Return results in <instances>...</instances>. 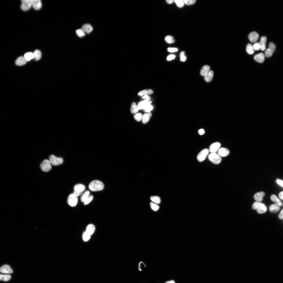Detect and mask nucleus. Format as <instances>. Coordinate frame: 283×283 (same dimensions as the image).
<instances>
[{
  "label": "nucleus",
  "instance_id": "f257e3e1",
  "mask_svg": "<svg viewBox=\"0 0 283 283\" xmlns=\"http://www.w3.org/2000/svg\"><path fill=\"white\" fill-rule=\"evenodd\" d=\"M104 185L103 183L98 180H95L91 182L89 185V188L93 191H100L103 189Z\"/></svg>",
  "mask_w": 283,
  "mask_h": 283
},
{
  "label": "nucleus",
  "instance_id": "f03ea898",
  "mask_svg": "<svg viewBox=\"0 0 283 283\" xmlns=\"http://www.w3.org/2000/svg\"><path fill=\"white\" fill-rule=\"evenodd\" d=\"M252 207L253 210H256L257 212L259 214L264 213L267 210L266 205L261 202H254L253 204Z\"/></svg>",
  "mask_w": 283,
  "mask_h": 283
},
{
  "label": "nucleus",
  "instance_id": "7ed1b4c3",
  "mask_svg": "<svg viewBox=\"0 0 283 283\" xmlns=\"http://www.w3.org/2000/svg\"><path fill=\"white\" fill-rule=\"evenodd\" d=\"M209 160L213 164H218L222 161L221 157L216 153H212L208 156Z\"/></svg>",
  "mask_w": 283,
  "mask_h": 283
},
{
  "label": "nucleus",
  "instance_id": "20e7f679",
  "mask_svg": "<svg viewBox=\"0 0 283 283\" xmlns=\"http://www.w3.org/2000/svg\"><path fill=\"white\" fill-rule=\"evenodd\" d=\"M86 189L85 186L82 184H77L74 187L73 194L78 197Z\"/></svg>",
  "mask_w": 283,
  "mask_h": 283
},
{
  "label": "nucleus",
  "instance_id": "39448f33",
  "mask_svg": "<svg viewBox=\"0 0 283 283\" xmlns=\"http://www.w3.org/2000/svg\"><path fill=\"white\" fill-rule=\"evenodd\" d=\"M40 167L42 171L44 172H47L50 170L52 166L49 160L45 159L41 163Z\"/></svg>",
  "mask_w": 283,
  "mask_h": 283
},
{
  "label": "nucleus",
  "instance_id": "423d86ee",
  "mask_svg": "<svg viewBox=\"0 0 283 283\" xmlns=\"http://www.w3.org/2000/svg\"><path fill=\"white\" fill-rule=\"evenodd\" d=\"M276 49L275 44L272 42H270L269 44V48L267 49L265 53V55L267 58L270 57L272 55Z\"/></svg>",
  "mask_w": 283,
  "mask_h": 283
},
{
  "label": "nucleus",
  "instance_id": "0eeeda50",
  "mask_svg": "<svg viewBox=\"0 0 283 283\" xmlns=\"http://www.w3.org/2000/svg\"><path fill=\"white\" fill-rule=\"evenodd\" d=\"M49 160L51 164L54 166L60 165L63 162V159L61 157H57L55 156L51 155L49 157Z\"/></svg>",
  "mask_w": 283,
  "mask_h": 283
},
{
  "label": "nucleus",
  "instance_id": "6e6552de",
  "mask_svg": "<svg viewBox=\"0 0 283 283\" xmlns=\"http://www.w3.org/2000/svg\"><path fill=\"white\" fill-rule=\"evenodd\" d=\"M33 0H22L21 8L23 11L29 10L32 6Z\"/></svg>",
  "mask_w": 283,
  "mask_h": 283
},
{
  "label": "nucleus",
  "instance_id": "1a4fd4ad",
  "mask_svg": "<svg viewBox=\"0 0 283 283\" xmlns=\"http://www.w3.org/2000/svg\"><path fill=\"white\" fill-rule=\"evenodd\" d=\"M209 150L208 149H205L201 151L197 157L198 161L200 162L204 161L206 158L209 153Z\"/></svg>",
  "mask_w": 283,
  "mask_h": 283
},
{
  "label": "nucleus",
  "instance_id": "9d476101",
  "mask_svg": "<svg viewBox=\"0 0 283 283\" xmlns=\"http://www.w3.org/2000/svg\"><path fill=\"white\" fill-rule=\"evenodd\" d=\"M78 199L73 194H71L69 196L67 202L69 205L72 207H74L78 203Z\"/></svg>",
  "mask_w": 283,
  "mask_h": 283
},
{
  "label": "nucleus",
  "instance_id": "9b49d317",
  "mask_svg": "<svg viewBox=\"0 0 283 283\" xmlns=\"http://www.w3.org/2000/svg\"><path fill=\"white\" fill-rule=\"evenodd\" d=\"M1 273L4 274H11L13 271L10 267L8 265H5L2 266L0 269Z\"/></svg>",
  "mask_w": 283,
  "mask_h": 283
},
{
  "label": "nucleus",
  "instance_id": "f8f14e48",
  "mask_svg": "<svg viewBox=\"0 0 283 283\" xmlns=\"http://www.w3.org/2000/svg\"><path fill=\"white\" fill-rule=\"evenodd\" d=\"M258 34L255 32H251L248 35V38L250 41L252 43L256 42L259 39Z\"/></svg>",
  "mask_w": 283,
  "mask_h": 283
},
{
  "label": "nucleus",
  "instance_id": "ddd939ff",
  "mask_svg": "<svg viewBox=\"0 0 283 283\" xmlns=\"http://www.w3.org/2000/svg\"><path fill=\"white\" fill-rule=\"evenodd\" d=\"M221 146L220 143L216 142L212 144L210 146L209 151L211 153H216L220 149Z\"/></svg>",
  "mask_w": 283,
  "mask_h": 283
},
{
  "label": "nucleus",
  "instance_id": "4468645a",
  "mask_svg": "<svg viewBox=\"0 0 283 283\" xmlns=\"http://www.w3.org/2000/svg\"><path fill=\"white\" fill-rule=\"evenodd\" d=\"M265 195V193L264 192H260L256 193L254 194L253 198L256 202H261L263 200V197Z\"/></svg>",
  "mask_w": 283,
  "mask_h": 283
},
{
  "label": "nucleus",
  "instance_id": "2eb2a0df",
  "mask_svg": "<svg viewBox=\"0 0 283 283\" xmlns=\"http://www.w3.org/2000/svg\"><path fill=\"white\" fill-rule=\"evenodd\" d=\"M230 153L229 150L227 149L224 148H220L219 150L218 154L221 157H226L228 156Z\"/></svg>",
  "mask_w": 283,
  "mask_h": 283
},
{
  "label": "nucleus",
  "instance_id": "dca6fc26",
  "mask_svg": "<svg viewBox=\"0 0 283 283\" xmlns=\"http://www.w3.org/2000/svg\"><path fill=\"white\" fill-rule=\"evenodd\" d=\"M254 59L257 62L259 63H262L265 61V55L263 53L257 54L254 55Z\"/></svg>",
  "mask_w": 283,
  "mask_h": 283
},
{
  "label": "nucleus",
  "instance_id": "f3484780",
  "mask_svg": "<svg viewBox=\"0 0 283 283\" xmlns=\"http://www.w3.org/2000/svg\"><path fill=\"white\" fill-rule=\"evenodd\" d=\"M32 6L36 10L40 9L42 7V3L40 0H33Z\"/></svg>",
  "mask_w": 283,
  "mask_h": 283
},
{
  "label": "nucleus",
  "instance_id": "a211bd4d",
  "mask_svg": "<svg viewBox=\"0 0 283 283\" xmlns=\"http://www.w3.org/2000/svg\"><path fill=\"white\" fill-rule=\"evenodd\" d=\"M82 30L85 33L89 34L93 30V28L91 25L89 24H84L82 27Z\"/></svg>",
  "mask_w": 283,
  "mask_h": 283
},
{
  "label": "nucleus",
  "instance_id": "6ab92c4d",
  "mask_svg": "<svg viewBox=\"0 0 283 283\" xmlns=\"http://www.w3.org/2000/svg\"><path fill=\"white\" fill-rule=\"evenodd\" d=\"M151 103V101H149L148 100H145L144 101L139 102L138 106L139 109L145 110L148 105Z\"/></svg>",
  "mask_w": 283,
  "mask_h": 283
},
{
  "label": "nucleus",
  "instance_id": "aec40b11",
  "mask_svg": "<svg viewBox=\"0 0 283 283\" xmlns=\"http://www.w3.org/2000/svg\"><path fill=\"white\" fill-rule=\"evenodd\" d=\"M95 230V226L92 224H90L87 226L86 232L91 236L94 233Z\"/></svg>",
  "mask_w": 283,
  "mask_h": 283
},
{
  "label": "nucleus",
  "instance_id": "412c9836",
  "mask_svg": "<svg viewBox=\"0 0 283 283\" xmlns=\"http://www.w3.org/2000/svg\"><path fill=\"white\" fill-rule=\"evenodd\" d=\"M27 61L24 57L20 56L15 61L16 65L18 66H21L25 65Z\"/></svg>",
  "mask_w": 283,
  "mask_h": 283
},
{
  "label": "nucleus",
  "instance_id": "4be33fe9",
  "mask_svg": "<svg viewBox=\"0 0 283 283\" xmlns=\"http://www.w3.org/2000/svg\"><path fill=\"white\" fill-rule=\"evenodd\" d=\"M267 37L266 36H262L261 38L259 43L260 46V50L262 51L265 50L266 48V43Z\"/></svg>",
  "mask_w": 283,
  "mask_h": 283
},
{
  "label": "nucleus",
  "instance_id": "5701e85b",
  "mask_svg": "<svg viewBox=\"0 0 283 283\" xmlns=\"http://www.w3.org/2000/svg\"><path fill=\"white\" fill-rule=\"evenodd\" d=\"M269 208L270 211L274 213L278 212L280 209V206L276 204L270 205Z\"/></svg>",
  "mask_w": 283,
  "mask_h": 283
},
{
  "label": "nucleus",
  "instance_id": "b1692460",
  "mask_svg": "<svg viewBox=\"0 0 283 283\" xmlns=\"http://www.w3.org/2000/svg\"><path fill=\"white\" fill-rule=\"evenodd\" d=\"M210 68L209 66L207 65L204 66L201 70V75L204 77L210 71Z\"/></svg>",
  "mask_w": 283,
  "mask_h": 283
},
{
  "label": "nucleus",
  "instance_id": "393cba45",
  "mask_svg": "<svg viewBox=\"0 0 283 283\" xmlns=\"http://www.w3.org/2000/svg\"><path fill=\"white\" fill-rule=\"evenodd\" d=\"M213 76V72L212 71H210L204 77V79L207 82H211Z\"/></svg>",
  "mask_w": 283,
  "mask_h": 283
},
{
  "label": "nucleus",
  "instance_id": "a878e982",
  "mask_svg": "<svg viewBox=\"0 0 283 283\" xmlns=\"http://www.w3.org/2000/svg\"><path fill=\"white\" fill-rule=\"evenodd\" d=\"M152 114L149 112L146 113L143 116L142 118L143 122L144 124L147 123L149 120L152 116Z\"/></svg>",
  "mask_w": 283,
  "mask_h": 283
},
{
  "label": "nucleus",
  "instance_id": "bb28decb",
  "mask_svg": "<svg viewBox=\"0 0 283 283\" xmlns=\"http://www.w3.org/2000/svg\"><path fill=\"white\" fill-rule=\"evenodd\" d=\"M153 93V91L151 89H146L139 92L138 93V95L141 96L147 95H151Z\"/></svg>",
  "mask_w": 283,
  "mask_h": 283
},
{
  "label": "nucleus",
  "instance_id": "cd10ccee",
  "mask_svg": "<svg viewBox=\"0 0 283 283\" xmlns=\"http://www.w3.org/2000/svg\"><path fill=\"white\" fill-rule=\"evenodd\" d=\"M271 200L274 202L275 204L278 205L280 207L282 205V202L276 195H272L271 196Z\"/></svg>",
  "mask_w": 283,
  "mask_h": 283
},
{
  "label": "nucleus",
  "instance_id": "c85d7f7f",
  "mask_svg": "<svg viewBox=\"0 0 283 283\" xmlns=\"http://www.w3.org/2000/svg\"><path fill=\"white\" fill-rule=\"evenodd\" d=\"M34 59L36 61L39 60L41 58L42 53L41 51L39 50H36L33 53Z\"/></svg>",
  "mask_w": 283,
  "mask_h": 283
},
{
  "label": "nucleus",
  "instance_id": "c756f323",
  "mask_svg": "<svg viewBox=\"0 0 283 283\" xmlns=\"http://www.w3.org/2000/svg\"><path fill=\"white\" fill-rule=\"evenodd\" d=\"M246 51L247 53L250 55L253 54L254 52V50L253 46L250 43L248 44L247 46Z\"/></svg>",
  "mask_w": 283,
  "mask_h": 283
},
{
  "label": "nucleus",
  "instance_id": "7c9ffc66",
  "mask_svg": "<svg viewBox=\"0 0 283 283\" xmlns=\"http://www.w3.org/2000/svg\"><path fill=\"white\" fill-rule=\"evenodd\" d=\"M24 57L27 61H29L33 59H34V57L33 53L28 52L26 53L24 55Z\"/></svg>",
  "mask_w": 283,
  "mask_h": 283
},
{
  "label": "nucleus",
  "instance_id": "2f4dec72",
  "mask_svg": "<svg viewBox=\"0 0 283 283\" xmlns=\"http://www.w3.org/2000/svg\"><path fill=\"white\" fill-rule=\"evenodd\" d=\"M139 109L135 102L132 103L131 108V111L132 113L135 114L137 112Z\"/></svg>",
  "mask_w": 283,
  "mask_h": 283
},
{
  "label": "nucleus",
  "instance_id": "473e14b6",
  "mask_svg": "<svg viewBox=\"0 0 283 283\" xmlns=\"http://www.w3.org/2000/svg\"><path fill=\"white\" fill-rule=\"evenodd\" d=\"M90 192L88 191H85L81 195V200L82 202H84L85 200L90 195Z\"/></svg>",
  "mask_w": 283,
  "mask_h": 283
},
{
  "label": "nucleus",
  "instance_id": "72a5a7b5",
  "mask_svg": "<svg viewBox=\"0 0 283 283\" xmlns=\"http://www.w3.org/2000/svg\"><path fill=\"white\" fill-rule=\"evenodd\" d=\"M165 40L166 42L169 44L173 43L175 42L173 37L171 35L166 36Z\"/></svg>",
  "mask_w": 283,
  "mask_h": 283
},
{
  "label": "nucleus",
  "instance_id": "f704fd0d",
  "mask_svg": "<svg viewBox=\"0 0 283 283\" xmlns=\"http://www.w3.org/2000/svg\"><path fill=\"white\" fill-rule=\"evenodd\" d=\"M11 278V276L9 275H1L0 280L1 281H7L9 280Z\"/></svg>",
  "mask_w": 283,
  "mask_h": 283
},
{
  "label": "nucleus",
  "instance_id": "c9c22d12",
  "mask_svg": "<svg viewBox=\"0 0 283 283\" xmlns=\"http://www.w3.org/2000/svg\"><path fill=\"white\" fill-rule=\"evenodd\" d=\"M150 200L154 203L156 204H159L161 202L160 198L158 196H151L150 197Z\"/></svg>",
  "mask_w": 283,
  "mask_h": 283
},
{
  "label": "nucleus",
  "instance_id": "e433bc0d",
  "mask_svg": "<svg viewBox=\"0 0 283 283\" xmlns=\"http://www.w3.org/2000/svg\"><path fill=\"white\" fill-rule=\"evenodd\" d=\"M150 205L151 209L154 211H157L159 209V206L156 203L151 202Z\"/></svg>",
  "mask_w": 283,
  "mask_h": 283
},
{
  "label": "nucleus",
  "instance_id": "4c0bfd02",
  "mask_svg": "<svg viewBox=\"0 0 283 283\" xmlns=\"http://www.w3.org/2000/svg\"><path fill=\"white\" fill-rule=\"evenodd\" d=\"M174 2L177 6L179 8L183 7L184 6V1L182 0H176Z\"/></svg>",
  "mask_w": 283,
  "mask_h": 283
},
{
  "label": "nucleus",
  "instance_id": "58836bf2",
  "mask_svg": "<svg viewBox=\"0 0 283 283\" xmlns=\"http://www.w3.org/2000/svg\"><path fill=\"white\" fill-rule=\"evenodd\" d=\"M93 196L92 195H90L84 202V204L86 205L91 202L93 200Z\"/></svg>",
  "mask_w": 283,
  "mask_h": 283
},
{
  "label": "nucleus",
  "instance_id": "ea45409f",
  "mask_svg": "<svg viewBox=\"0 0 283 283\" xmlns=\"http://www.w3.org/2000/svg\"><path fill=\"white\" fill-rule=\"evenodd\" d=\"M134 118L137 121H140L142 119V115L140 113H136L134 116Z\"/></svg>",
  "mask_w": 283,
  "mask_h": 283
},
{
  "label": "nucleus",
  "instance_id": "a19ab883",
  "mask_svg": "<svg viewBox=\"0 0 283 283\" xmlns=\"http://www.w3.org/2000/svg\"><path fill=\"white\" fill-rule=\"evenodd\" d=\"M76 32L77 35L80 37H82L85 35V33L81 29L77 30Z\"/></svg>",
  "mask_w": 283,
  "mask_h": 283
},
{
  "label": "nucleus",
  "instance_id": "79ce46f5",
  "mask_svg": "<svg viewBox=\"0 0 283 283\" xmlns=\"http://www.w3.org/2000/svg\"><path fill=\"white\" fill-rule=\"evenodd\" d=\"M91 235H90L86 232H84L83 235V240L84 241H88L91 238Z\"/></svg>",
  "mask_w": 283,
  "mask_h": 283
},
{
  "label": "nucleus",
  "instance_id": "37998d69",
  "mask_svg": "<svg viewBox=\"0 0 283 283\" xmlns=\"http://www.w3.org/2000/svg\"><path fill=\"white\" fill-rule=\"evenodd\" d=\"M184 4L187 5H190L194 4L196 2L195 0H184Z\"/></svg>",
  "mask_w": 283,
  "mask_h": 283
},
{
  "label": "nucleus",
  "instance_id": "c03bdc74",
  "mask_svg": "<svg viewBox=\"0 0 283 283\" xmlns=\"http://www.w3.org/2000/svg\"><path fill=\"white\" fill-rule=\"evenodd\" d=\"M185 52L183 51L181 52L180 54V57L181 58V60L183 62L185 61L186 59V57L185 55Z\"/></svg>",
  "mask_w": 283,
  "mask_h": 283
},
{
  "label": "nucleus",
  "instance_id": "a18cd8bd",
  "mask_svg": "<svg viewBox=\"0 0 283 283\" xmlns=\"http://www.w3.org/2000/svg\"><path fill=\"white\" fill-rule=\"evenodd\" d=\"M153 108V106L150 105V103H149L147 106L145 110L146 112H149L150 111L152 110Z\"/></svg>",
  "mask_w": 283,
  "mask_h": 283
},
{
  "label": "nucleus",
  "instance_id": "49530a36",
  "mask_svg": "<svg viewBox=\"0 0 283 283\" xmlns=\"http://www.w3.org/2000/svg\"><path fill=\"white\" fill-rule=\"evenodd\" d=\"M254 50H258L260 49V46L259 43H256L253 46Z\"/></svg>",
  "mask_w": 283,
  "mask_h": 283
},
{
  "label": "nucleus",
  "instance_id": "de8ad7c7",
  "mask_svg": "<svg viewBox=\"0 0 283 283\" xmlns=\"http://www.w3.org/2000/svg\"><path fill=\"white\" fill-rule=\"evenodd\" d=\"M168 51L169 52L173 53L177 52L178 49L176 48H169L168 49Z\"/></svg>",
  "mask_w": 283,
  "mask_h": 283
},
{
  "label": "nucleus",
  "instance_id": "09e8293b",
  "mask_svg": "<svg viewBox=\"0 0 283 283\" xmlns=\"http://www.w3.org/2000/svg\"><path fill=\"white\" fill-rule=\"evenodd\" d=\"M175 58V55L171 54L167 56L166 59L167 61H170L174 59Z\"/></svg>",
  "mask_w": 283,
  "mask_h": 283
},
{
  "label": "nucleus",
  "instance_id": "8fccbe9b",
  "mask_svg": "<svg viewBox=\"0 0 283 283\" xmlns=\"http://www.w3.org/2000/svg\"><path fill=\"white\" fill-rule=\"evenodd\" d=\"M278 217L280 220H283V209L281 210V212L279 214Z\"/></svg>",
  "mask_w": 283,
  "mask_h": 283
},
{
  "label": "nucleus",
  "instance_id": "3c124183",
  "mask_svg": "<svg viewBox=\"0 0 283 283\" xmlns=\"http://www.w3.org/2000/svg\"><path fill=\"white\" fill-rule=\"evenodd\" d=\"M277 183L281 186L283 187V181L282 180L277 179L276 181Z\"/></svg>",
  "mask_w": 283,
  "mask_h": 283
},
{
  "label": "nucleus",
  "instance_id": "603ef678",
  "mask_svg": "<svg viewBox=\"0 0 283 283\" xmlns=\"http://www.w3.org/2000/svg\"><path fill=\"white\" fill-rule=\"evenodd\" d=\"M280 199L283 201V191L281 192L279 195Z\"/></svg>",
  "mask_w": 283,
  "mask_h": 283
},
{
  "label": "nucleus",
  "instance_id": "864d4df0",
  "mask_svg": "<svg viewBox=\"0 0 283 283\" xmlns=\"http://www.w3.org/2000/svg\"><path fill=\"white\" fill-rule=\"evenodd\" d=\"M143 98L144 99H145V100H148L149 101L150 100V98L149 96L147 95H145L144 97H143Z\"/></svg>",
  "mask_w": 283,
  "mask_h": 283
},
{
  "label": "nucleus",
  "instance_id": "5fc2aeb1",
  "mask_svg": "<svg viewBox=\"0 0 283 283\" xmlns=\"http://www.w3.org/2000/svg\"><path fill=\"white\" fill-rule=\"evenodd\" d=\"M199 133L200 135H202L204 133L205 131L203 129H201L199 131Z\"/></svg>",
  "mask_w": 283,
  "mask_h": 283
},
{
  "label": "nucleus",
  "instance_id": "6e6d98bb",
  "mask_svg": "<svg viewBox=\"0 0 283 283\" xmlns=\"http://www.w3.org/2000/svg\"><path fill=\"white\" fill-rule=\"evenodd\" d=\"M166 1L167 3L169 4H171L174 2V1H173V0H167Z\"/></svg>",
  "mask_w": 283,
  "mask_h": 283
},
{
  "label": "nucleus",
  "instance_id": "4d7b16f0",
  "mask_svg": "<svg viewBox=\"0 0 283 283\" xmlns=\"http://www.w3.org/2000/svg\"><path fill=\"white\" fill-rule=\"evenodd\" d=\"M165 283H175L174 281L173 280L167 281Z\"/></svg>",
  "mask_w": 283,
  "mask_h": 283
},
{
  "label": "nucleus",
  "instance_id": "13d9d810",
  "mask_svg": "<svg viewBox=\"0 0 283 283\" xmlns=\"http://www.w3.org/2000/svg\"><path fill=\"white\" fill-rule=\"evenodd\" d=\"M282 206H283V203L282 204Z\"/></svg>",
  "mask_w": 283,
  "mask_h": 283
}]
</instances>
